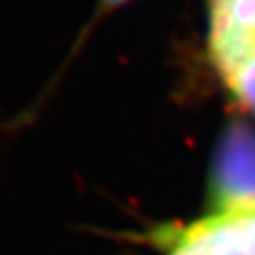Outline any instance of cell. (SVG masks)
Wrapping results in <instances>:
<instances>
[{
	"instance_id": "5b68a950",
	"label": "cell",
	"mask_w": 255,
	"mask_h": 255,
	"mask_svg": "<svg viewBox=\"0 0 255 255\" xmlns=\"http://www.w3.org/2000/svg\"><path fill=\"white\" fill-rule=\"evenodd\" d=\"M127 0H101L102 8L104 9H112V8H118L121 4H125Z\"/></svg>"
},
{
	"instance_id": "6da1fadb",
	"label": "cell",
	"mask_w": 255,
	"mask_h": 255,
	"mask_svg": "<svg viewBox=\"0 0 255 255\" xmlns=\"http://www.w3.org/2000/svg\"><path fill=\"white\" fill-rule=\"evenodd\" d=\"M170 255H255V208L219 210L180 233Z\"/></svg>"
},
{
	"instance_id": "7a4b0ae2",
	"label": "cell",
	"mask_w": 255,
	"mask_h": 255,
	"mask_svg": "<svg viewBox=\"0 0 255 255\" xmlns=\"http://www.w3.org/2000/svg\"><path fill=\"white\" fill-rule=\"evenodd\" d=\"M221 210L255 208V134L237 125L225 132L212 170Z\"/></svg>"
},
{
	"instance_id": "277c9868",
	"label": "cell",
	"mask_w": 255,
	"mask_h": 255,
	"mask_svg": "<svg viewBox=\"0 0 255 255\" xmlns=\"http://www.w3.org/2000/svg\"><path fill=\"white\" fill-rule=\"evenodd\" d=\"M223 76L238 101L255 114V47L237 64L227 68Z\"/></svg>"
},
{
	"instance_id": "3957f363",
	"label": "cell",
	"mask_w": 255,
	"mask_h": 255,
	"mask_svg": "<svg viewBox=\"0 0 255 255\" xmlns=\"http://www.w3.org/2000/svg\"><path fill=\"white\" fill-rule=\"evenodd\" d=\"M212 53L225 72L255 47V0H214Z\"/></svg>"
}]
</instances>
